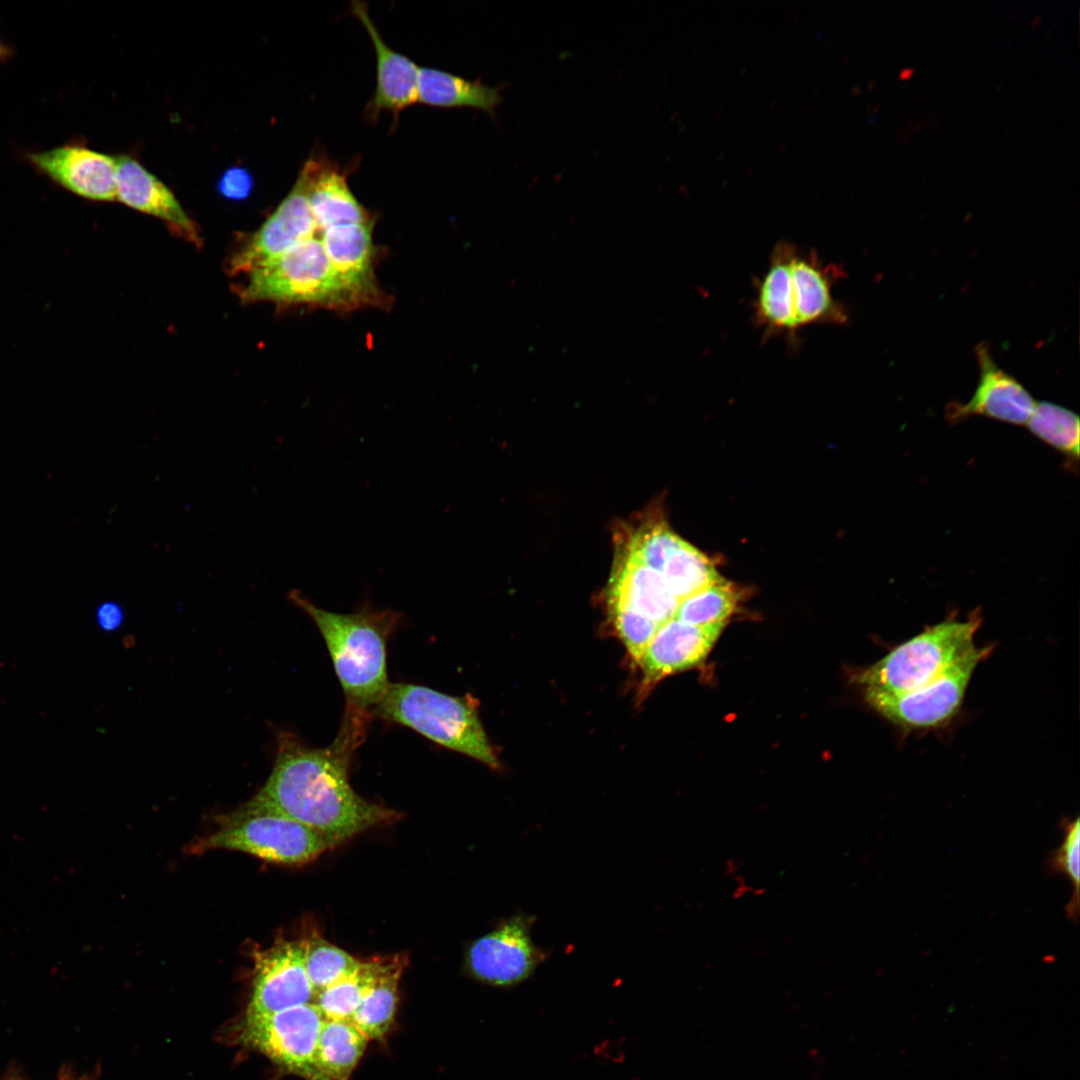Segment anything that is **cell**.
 Here are the masks:
<instances>
[{
    "instance_id": "obj_17",
    "label": "cell",
    "mask_w": 1080,
    "mask_h": 1080,
    "mask_svg": "<svg viewBox=\"0 0 1080 1080\" xmlns=\"http://www.w3.org/2000/svg\"><path fill=\"white\" fill-rule=\"evenodd\" d=\"M352 12L369 34L376 53V86L367 103L368 120H377L382 111L397 116L417 102L419 68L407 56L396 52L381 37L365 3L352 1Z\"/></svg>"
},
{
    "instance_id": "obj_2",
    "label": "cell",
    "mask_w": 1080,
    "mask_h": 1080,
    "mask_svg": "<svg viewBox=\"0 0 1080 1080\" xmlns=\"http://www.w3.org/2000/svg\"><path fill=\"white\" fill-rule=\"evenodd\" d=\"M844 274L840 266L824 263L815 251L780 241L768 269L757 281L754 321L765 336L797 337L810 325H844L848 312L832 294Z\"/></svg>"
},
{
    "instance_id": "obj_18",
    "label": "cell",
    "mask_w": 1080,
    "mask_h": 1080,
    "mask_svg": "<svg viewBox=\"0 0 1080 1080\" xmlns=\"http://www.w3.org/2000/svg\"><path fill=\"white\" fill-rule=\"evenodd\" d=\"M115 159L116 200L163 220L177 235L199 246V230L171 190L133 158L120 155Z\"/></svg>"
},
{
    "instance_id": "obj_9",
    "label": "cell",
    "mask_w": 1080,
    "mask_h": 1080,
    "mask_svg": "<svg viewBox=\"0 0 1080 1080\" xmlns=\"http://www.w3.org/2000/svg\"><path fill=\"white\" fill-rule=\"evenodd\" d=\"M990 652L991 646H975L931 683L901 693L863 691L865 701L900 727L923 729L939 726L957 713L975 668Z\"/></svg>"
},
{
    "instance_id": "obj_33",
    "label": "cell",
    "mask_w": 1080,
    "mask_h": 1080,
    "mask_svg": "<svg viewBox=\"0 0 1080 1080\" xmlns=\"http://www.w3.org/2000/svg\"><path fill=\"white\" fill-rule=\"evenodd\" d=\"M96 620L102 630L111 632L120 627L124 620L123 608L114 601L103 602L96 611Z\"/></svg>"
},
{
    "instance_id": "obj_16",
    "label": "cell",
    "mask_w": 1080,
    "mask_h": 1080,
    "mask_svg": "<svg viewBox=\"0 0 1080 1080\" xmlns=\"http://www.w3.org/2000/svg\"><path fill=\"white\" fill-rule=\"evenodd\" d=\"M375 219L362 223L331 226L319 230L326 254L352 295L357 306L379 305L384 296L374 272L376 248L373 243Z\"/></svg>"
},
{
    "instance_id": "obj_38",
    "label": "cell",
    "mask_w": 1080,
    "mask_h": 1080,
    "mask_svg": "<svg viewBox=\"0 0 1080 1080\" xmlns=\"http://www.w3.org/2000/svg\"><path fill=\"white\" fill-rule=\"evenodd\" d=\"M1020 12H1021V10H1018V11L1014 12V13L1012 14V17H1011V19L1017 18Z\"/></svg>"
},
{
    "instance_id": "obj_31",
    "label": "cell",
    "mask_w": 1080,
    "mask_h": 1080,
    "mask_svg": "<svg viewBox=\"0 0 1080 1080\" xmlns=\"http://www.w3.org/2000/svg\"><path fill=\"white\" fill-rule=\"evenodd\" d=\"M616 631L633 659L639 662L659 624L624 603L608 600Z\"/></svg>"
},
{
    "instance_id": "obj_11",
    "label": "cell",
    "mask_w": 1080,
    "mask_h": 1080,
    "mask_svg": "<svg viewBox=\"0 0 1080 1080\" xmlns=\"http://www.w3.org/2000/svg\"><path fill=\"white\" fill-rule=\"evenodd\" d=\"M254 978L245 1017L272 1014L313 1003L315 991L305 968V941L279 940L254 953Z\"/></svg>"
},
{
    "instance_id": "obj_19",
    "label": "cell",
    "mask_w": 1080,
    "mask_h": 1080,
    "mask_svg": "<svg viewBox=\"0 0 1080 1080\" xmlns=\"http://www.w3.org/2000/svg\"><path fill=\"white\" fill-rule=\"evenodd\" d=\"M308 202L318 230L375 219L352 193L347 174L336 164L309 159Z\"/></svg>"
},
{
    "instance_id": "obj_28",
    "label": "cell",
    "mask_w": 1080,
    "mask_h": 1080,
    "mask_svg": "<svg viewBox=\"0 0 1080 1080\" xmlns=\"http://www.w3.org/2000/svg\"><path fill=\"white\" fill-rule=\"evenodd\" d=\"M376 959L361 962L353 974L316 994L314 1003L324 1019L352 1020L376 970Z\"/></svg>"
},
{
    "instance_id": "obj_32",
    "label": "cell",
    "mask_w": 1080,
    "mask_h": 1080,
    "mask_svg": "<svg viewBox=\"0 0 1080 1080\" xmlns=\"http://www.w3.org/2000/svg\"><path fill=\"white\" fill-rule=\"evenodd\" d=\"M254 187V179L243 167H231L224 171L217 182V191L228 200H245Z\"/></svg>"
},
{
    "instance_id": "obj_35",
    "label": "cell",
    "mask_w": 1080,
    "mask_h": 1080,
    "mask_svg": "<svg viewBox=\"0 0 1080 1080\" xmlns=\"http://www.w3.org/2000/svg\"><path fill=\"white\" fill-rule=\"evenodd\" d=\"M913 72H914V68H911V67L904 68V69L900 70L899 77L902 80H906V79H908V78H910L912 76Z\"/></svg>"
},
{
    "instance_id": "obj_15",
    "label": "cell",
    "mask_w": 1080,
    "mask_h": 1080,
    "mask_svg": "<svg viewBox=\"0 0 1080 1080\" xmlns=\"http://www.w3.org/2000/svg\"><path fill=\"white\" fill-rule=\"evenodd\" d=\"M725 625L696 626L674 617L661 623L638 662L644 675L642 688L647 690L668 675L702 663Z\"/></svg>"
},
{
    "instance_id": "obj_37",
    "label": "cell",
    "mask_w": 1080,
    "mask_h": 1080,
    "mask_svg": "<svg viewBox=\"0 0 1080 1080\" xmlns=\"http://www.w3.org/2000/svg\"><path fill=\"white\" fill-rule=\"evenodd\" d=\"M922 125H923V124H922V122H918V123H917V124H916L915 126H913L912 128H913V130H914V131H916V130H918V129H919V127H922Z\"/></svg>"
},
{
    "instance_id": "obj_34",
    "label": "cell",
    "mask_w": 1080,
    "mask_h": 1080,
    "mask_svg": "<svg viewBox=\"0 0 1080 1080\" xmlns=\"http://www.w3.org/2000/svg\"><path fill=\"white\" fill-rule=\"evenodd\" d=\"M12 53L13 51L11 47H9L0 38V63L5 62L12 55Z\"/></svg>"
},
{
    "instance_id": "obj_23",
    "label": "cell",
    "mask_w": 1080,
    "mask_h": 1080,
    "mask_svg": "<svg viewBox=\"0 0 1080 1080\" xmlns=\"http://www.w3.org/2000/svg\"><path fill=\"white\" fill-rule=\"evenodd\" d=\"M370 1040L352 1020L324 1019L316 1063L326 1080H349Z\"/></svg>"
},
{
    "instance_id": "obj_21",
    "label": "cell",
    "mask_w": 1080,
    "mask_h": 1080,
    "mask_svg": "<svg viewBox=\"0 0 1080 1080\" xmlns=\"http://www.w3.org/2000/svg\"><path fill=\"white\" fill-rule=\"evenodd\" d=\"M374 977L353 1017V1023L369 1040L382 1039L389 1031L396 1012L398 987L407 958L402 954L376 958Z\"/></svg>"
},
{
    "instance_id": "obj_30",
    "label": "cell",
    "mask_w": 1080,
    "mask_h": 1080,
    "mask_svg": "<svg viewBox=\"0 0 1080 1080\" xmlns=\"http://www.w3.org/2000/svg\"><path fill=\"white\" fill-rule=\"evenodd\" d=\"M683 539L663 521L642 528L630 540L625 556L661 572Z\"/></svg>"
},
{
    "instance_id": "obj_8",
    "label": "cell",
    "mask_w": 1080,
    "mask_h": 1080,
    "mask_svg": "<svg viewBox=\"0 0 1080 1080\" xmlns=\"http://www.w3.org/2000/svg\"><path fill=\"white\" fill-rule=\"evenodd\" d=\"M323 1021L314 1002L264 1016L244 1017L240 1040L289 1073L306 1080H326L316 1063Z\"/></svg>"
},
{
    "instance_id": "obj_14",
    "label": "cell",
    "mask_w": 1080,
    "mask_h": 1080,
    "mask_svg": "<svg viewBox=\"0 0 1080 1080\" xmlns=\"http://www.w3.org/2000/svg\"><path fill=\"white\" fill-rule=\"evenodd\" d=\"M976 357L980 371L976 390L965 403L950 402L946 419L955 424L976 415L1025 425L1036 404L1029 391L995 363L986 344L976 346Z\"/></svg>"
},
{
    "instance_id": "obj_36",
    "label": "cell",
    "mask_w": 1080,
    "mask_h": 1080,
    "mask_svg": "<svg viewBox=\"0 0 1080 1080\" xmlns=\"http://www.w3.org/2000/svg\"><path fill=\"white\" fill-rule=\"evenodd\" d=\"M1040 22H1041V16L1036 15L1031 21L1032 28H1036L1040 24Z\"/></svg>"
},
{
    "instance_id": "obj_5",
    "label": "cell",
    "mask_w": 1080,
    "mask_h": 1080,
    "mask_svg": "<svg viewBox=\"0 0 1080 1080\" xmlns=\"http://www.w3.org/2000/svg\"><path fill=\"white\" fill-rule=\"evenodd\" d=\"M982 622L975 611L965 621L949 618L892 649L855 674L863 691L901 693L923 687L945 674L976 645Z\"/></svg>"
},
{
    "instance_id": "obj_22",
    "label": "cell",
    "mask_w": 1080,
    "mask_h": 1080,
    "mask_svg": "<svg viewBox=\"0 0 1080 1080\" xmlns=\"http://www.w3.org/2000/svg\"><path fill=\"white\" fill-rule=\"evenodd\" d=\"M501 101L498 87L435 68H419L417 102L440 108H476L494 115Z\"/></svg>"
},
{
    "instance_id": "obj_29",
    "label": "cell",
    "mask_w": 1080,
    "mask_h": 1080,
    "mask_svg": "<svg viewBox=\"0 0 1080 1080\" xmlns=\"http://www.w3.org/2000/svg\"><path fill=\"white\" fill-rule=\"evenodd\" d=\"M1063 839L1060 846L1054 850L1048 859V868L1051 872L1061 873L1067 877L1072 885L1071 899L1065 907L1069 919L1076 921L1079 913V883H1080V822L1065 819L1062 824Z\"/></svg>"
},
{
    "instance_id": "obj_12",
    "label": "cell",
    "mask_w": 1080,
    "mask_h": 1080,
    "mask_svg": "<svg viewBox=\"0 0 1080 1080\" xmlns=\"http://www.w3.org/2000/svg\"><path fill=\"white\" fill-rule=\"evenodd\" d=\"M308 170L302 167L297 180L274 212L229 262L232 275L249 273L296 244L314 237L318 228L308 202Z\"/></svg>"
},
{
    "instance_id": "obj_7",
    "label": "cell",
    "mask_w": 1080,
    "mask_h": 1080,
    "mask_svg": "<svg viewBox=\"0 0 1080 1080\" xmlns=\"http://www.w3.org/2000/svg\"><path fill=\"white\" fill-rule=\"evenodd\" d=\"M328 848L325 838L296 820L243 807L225 816L217 831L193 846L197 852L234 850L286 865L310 862Z\"/></svg>"
},
{
    "instance_id": "obj_4",
    "label": "cell",
    "mask_w": 1080,
    "mask_h": 1080,
    "mask_svg": "<svg viewBox=\"0 0 1080 1080\" xmlns=\"http://www.w3.org/2000/svg\"><path fill=\"white\" fill-rule=\"evenodd\" d=\"M370 715L404 725L447 749L497 769L499 761L471 696H451L426 686L389 683Z\"/></svg>"
},
{
    "instance_id": "obj_26",
    "label": "cell",
    "mask_w": 1080,
    "mask_h": 1080,
    "mask_svg": "<svg viewBox=\"0 0 1080 1080\" xmlns=\"http://www.w3.org/2000/svg\"><path fill=\"white\" fill-rule=\"evenodd\" d=\"M739 601L740 591L736 585L721 577L681 599L674 618L696 626L726 622Z\"/></svg>"
},
{
    "instance_id": "obj_20",
    "label": "cell",
    "mask_w": 1080,
    "mask_h": 1080,
    "mask_svg": "<svg viewBox=\"0 0 1080 1080\" xmlns=\"http://www.w3.org/2000/svg\"><path fill=\"white\" fill-rule=\"evenodd\" d=\"M608 600L624 603L659 625L674 617L680 602L660 571L627 556L612 578Z\"/></svg>"
},
{
    "instance_id": "obj_10",
    "label": "cell",
    "mask_w": 1080,
    "mask_h": 1080,
    "mask_svg": "<svg viewBox=\"0 0 1080 1080\" xmlns=\"http://www.w3.org/2000/svg\"><path fill=\"white\" fill-rule=\"evenodd\" d=\"M534 921L533 916L517 913L473 941L466 953L469 974L499 988H511L528 980L547 957L532 940Z\"/></svg>"
},
{
    "instance_id": "obj_1",
    "label": "cell",
    "mask_w": 1080,
    "mask_h": 1080,
    "mask_svg": "<svg viewBox=\"0 0 1080 1080\" xmlns=\"http://www.w3.org/2000/svg\"><path fill=\"white\" fill-rule=\"evenodd\" d=\"M370 713L346 706L340 729L326 747H310L290 732L277 735L272 772L244 806L296 820L331 847L398 813L361 797L349 781L352 756L365 738Z\"/></svg>"
},
{
    "instance_id": "obj_27",
    "label": "cell",
    "mask_w": 1080,
    "mask_h": 1080,
    "mask_svg": "<svg viewBox=\"0 0 1080 1080\" xmlns=\"http://www.w3.org/2000/svg\"><path fill=\"white\" fill-rule=\"evenodd\" d=\"M304 941L305 968L315 994L353 974L361 965L362 961L319 936Z\"/></svg>"
},
{
    "instance_id": "obj_6",
    "label": "cell",
    "mask_w": 1080,
    "mask_h": 1080,
    "mask_svg": "<svg viewBox=\"0 0 1080 1080\" xmlns=\"http://www.w3.org/2000/svg\"><path fill=\"white\" fill-rule=\"evenodd\" d=\"M247 274L240 292L244 302L309 304L338 311L358 307L332 266L319 231Z\"/></svg>"
},
{
    "instance_id": "obj_13",
    "label": "cell",
    "mask_w": 1080,
    "mask_h": 1080,
    "mask_svg": "<svg viewBox=\"0 0 1080 1080\" xmlns=\"http://www.w3.org/2000/svg\"><path fill=\"white\" fill-rule=\"evenodd\" d=\"M41 175L66 191L92 201L116 200V159L80 143L25 154Z\"/></svg>"
},
{
    "instance_id": "obj_3",
    "label": "cell",
    "mask_w": 1080,
    "mask_h": 1080,
    "mask_svg": "<svg viewBox=\"0 0 1080 1080\" xmlns=\"http://www.w3.org/2000/svg\"><path fill=\"white\" fill-rule=\"evenodd\" d=\"M289 600L304 611L320 631L335 673L344 691L346 706L370 713L386 691L387 642L402 618L393 609L366 604L353 613L325 610L291 590Z\"/></svg>"
},
{
    "instance_id": "obj_24",
    "label": "cell",
    "mask_w": 1080,
    "mask_h": 1080,
    "mask_svg": "<svg viewBox=\"0 0 1080 1080\" xmlns=\"http://www.w3.org/2000/svg\"><path fill=\"white\" fill-rule=\"evenodd\" d=\"M1026 425L1034 436L1063 454L1071 465L1077 466L1080 421L1075 412L1052 402H1036Z\"/></svg>"
},
{
    "instance_id": "obj_25",
    "label": "cell",
    "mask_w": 1080,
    "mask_h": 1080,
    "mask_svg": "<svg viewBox=\"0 0 1080 1080\" xmlns=\"http://www.w3.org/2000/svg\"><path fill=\"white\" fill-rule=\"evenodd\" d=\"M661 573L679 601L721 578L711 559L684 540L669 555Z\"/></svg>"
}]
</instances>
